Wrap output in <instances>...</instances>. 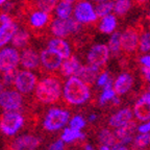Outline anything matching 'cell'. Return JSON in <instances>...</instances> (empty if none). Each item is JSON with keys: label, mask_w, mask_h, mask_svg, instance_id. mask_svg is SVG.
I'll return each mask as SVG.
<instances>
[{"label": "cell", "mask_w": 150, "mask_h": 150, "mask_svg": "<svg viewBox=\"0 0 150 150\" xmlns=\"http://www.w3.org/2000/svg\"><path fill=\"white\" fill-rule=\"evenodd\" d=\"M62 94L64 95L65 100L72 105L84 104L91 97L89 86L77 76L68 77L64 84Z\"/></svg>", "instance_id": "obj_1"}, {"label": "cell", "mask_w": 150, "mask_h": 150, "mask_svg": "<svg viewBox=\"0 0 150 150\" xmlns=\"http://www.w3.org/2000/svg\"><path fill=\"white\" fill-rule=\"evenodd\" d=\"M35 98L43 104H53L59 100L63 93L61 81L56 77L48 76L43 78L35 88Z\"/></svg>", "instance_id": "obj_2"}, {"label": "cell", "mask_w": 150, "mask_h": 150, "mask_svg": "<svg viewBox=\"0 0 150 150\" xmlns=\"http://www.w3.org/2000/svg\"><path fill=\"white\" fill-rule=\"evenodd\" d=\"M24 125V117L19 112H4L0 117V131L7 137L18 132Z\"/></svg>", "instance_id": "obj_3"}, {"label": "cell", "mask_w": 150, "mask_h": 150, "mask_svg": "<svg viewBox=\"0 0 150 150\" xmlns=\"http://www.w3.org/2000/svg\"><path fill=\"white\" fill-rule=\"evenodd\" d=\"M70 114L61 108H51L45 116L43 127L47 131H56L62 129L69 121Z\"/></svg>", "instance_id": "obj_4"}, {"label": "cell", "mask_w": 150, "mask_h": 150, "mask_svg": "<svg viewBox=\"0 0 150 150\" xmlns=\"http://www.w3.org/2000/svg\"><path fill=\"white\" fill-rule=\"evenodd\" d=\"M81 29V24L73 17L67 19L55 18L50 24V30L56 38H66L69 35L77 33Z\"/></svg>", "instance_id": "obj_5"}, {"label": "cell", "mask_w": 150, "mask_h": 150, "mask_svg": "<svg viewBox=\"0 0 150 150\" xmlns=\"http://www.w3.org/2000/svg\"><path fill=\"white\" fill-rule=\"evenodd\" d=\"M38 82V76L31 70L18 71L16 79L14 81V86L16 90L22 95L30 94L35 90Z\"/></svg>", "instance_id": "obj_6"}, {"label": "cell", "mask_w": 150, "mask_h": 150, "mask_svg": "<svg viewBox=\"0 0 150 150\" xmlns=\"http://www.w3.org/2000/svg\"><path fill=\"white\" fill-rule=\"evenodd\" d=\"M23 104L22 94L19 93L17 90H2L0 93V108L5 112L15 110L18 112L21 110Z\"/></svg>", "instance_id": "obj_7"}, {"label": "cell", "mask_w": 150, "mask_h": 150, "mask_svg": "<svg viewBox=\"0 0 150 150\" xmlns=\"http://www.w3.org/2000/svg\"><path fill=\"white\" fill-rule=\"evenodd\" d=\"M73 18L80 24H90L97 20V15L93 5L87 0H80L73 7Z\"/></svg>", "instance_id": "obj_8"}, {"label": "cell", "mask_w": 150, "mask_h": 150, "mask_svg": "<svg viewBox=\"0 0 150 150\" xmlns=\"http://www.w3.org/2000/svg\"><path fill=\"white\" fill-rule=\"evenodd\" d=\"M140 33L137 27H128L120 35L121 50L125 53H132L139 48Z\"/></svg>", "instance_id": "obj_9"}, {"label": "cell", "mask_w": 150, "mask_h": 150, "mask_svg": "<svg viewBox=\"0 0 150 150\" xmlns=\"http://www.w3.org/2000/svg\"><path fill=\"white\" fill-rule=\"evenodd\" d=\"M20 64V53L15 47L0 48V71L15 69Z\"/></svg>", "instance_id": "obj_10"}, {"label": "cell", "mask_w": 150, "mask_h": 150, "mask_svg": "<svg viewBox=\"0 0 150 150\" xmlns=\"http://www.w3.org/2000/svg\"><path fill=\"white\" fill-rule=\"evenodd\" d=\"M110 59V50L104 44H97L92 46L87 54L88 63L97 68H100L106 64Z\"/></svg>", "instance_id": "obj_11"}, {"label": "cell", "mask_w": 150, "mask_h": 150, "mask_svg": "<svg viewBox=\"0 0 150 150\" xmlns=\"http://www.w3.org/2000/svg\"><path fill=\"white\" fill-rule=\"evenodd\" d=\"M64 59L53 50L47 47L46 49L42 50L40 54V63L46 70L56 71L61 68V65Z\"/></svg>", "instance_id": "obj_12"}, {"label": "cell", "mask_w": 150, "mask_h": 150, "mask_svg": "<svg viewBox=\"0 0 150 150\" xmlns=\"http://www.w3.org/2000/svg\"><path fill=\"white\" fill-rule=\"evenodd\" d=\"M40 146V139L33 134H21L13 141L12 150H35Z\"/></svg>", "instance_id": "obj_13"}, {"label": "cell", "mask_w": 150, "mask_h": 150, "mask_svg": "<svg viewBox=\"0 0 150 150\" xmlns=\"http://www.w3.org/2000/svg\"><path fill=\"white\" fill-rule=\"evenodd\" d=\"M20 65L26 70H33L40 65V54L31 48H24L20 53Z\"/></svg>", "instance_id": "obj_14"}, {"label": "cell", "mask_w": 150, "mask_h": 150, "mask_svg": "<svg viewBox=\"0 0 150 150\" xmlns=\"http://www.w3.org/2000/svg\"><path fill=\"white\" fill-rule=\"evenodd\" d=\"M136 122L130 120L129 122H127L126 124L117 127V129L115 131V136L117 138L119 144L123 145V144H127L129 142H131L134 131H136Z\"/></svg>", "instance_id": "obj_15"}, {"label": "cell", "mask_w": 150, "mask_h": 150, "mask_svg": "<svg viewBox=\"0 0 150 150\" xmlns=\"http://www.w3.org/2000/svg\"><path fill=\"white\" fill-rule=\"evenodd\" d=\"M47 47L59 54L62 59H65L71 55V46L63 38H53L48 42Z\"/></svg>", "instance_id": "obj_16"}, {"label": "cell", "mask_w": 150, "mask_h": 150, "mask_svg": "<svg viewBox=\"0 0 150 150\" xmlns=\"http://www.w3.org/2000/svg\"><path fill=\"white\" fill-rule=\"evenodd\" d=\"M98 75H99V68L88 64L86 66H80L79 70H78V72L76 73L75 76H77L78 78H80L88 86H91V84H93L94 82L96 81Z\"/></svg>", "instance_id": "obj_17"}, {"label": "cell", "mask_w": 150, "mask_h": 150, "mask_svg": "<svg viewBox=\"0 0 150 150\" xmlns=\"http://www.w3.org/2000/svg\"><path fill=\"white\" fill-rule=\"evenodd\" d=\"M134 84V77L129 73H122L114 82V91L117 95H124Z\"/></svg>", "instance_id": "obj_18"}, {"label": "cell", "mask_w": 150, "mask_h": 150, "mask_svg": "<svg viewBox=\"0 0 150 150\" xmlns=\"http://www.w3.org/2000/svg\"><path fill=\"white\" fill-rule=\"evenodd\" d=\"M131 119H132L131 110L129 108H125L120 110L119 112H117L112 116H110V120H108V124H110V127L117 128V127L126 124L127 122H129Z\"/></svg>", "instance_id": "obj_19"}, {"label": "cell", "mask_w": 150, "mask_h": 150, "mask_svg": "<svg viewBox=\"0 0 150 150\" xmlns=\"http://www.w3.org/2000/svg\"><path fill=\"white\" fill-rule=\"evenodd\" d=\"M79 59L74 55H70L69 57L65 59L61 65V72L64 76L70 77V76H75L80 68Z\"/></svg>", "instance_id": "obj_20"}, {"label": "cell", "mask_w": 150, "mask_h": 150, "mask_svg": "<svg viewBox=\"0 0 150 150\" xmlns=\"http://www.w3.org/2000/svg\"><path fill=\"white\" fill-rule=\"evenodd\" d=\"M18 25L15 22H8L5 24H0V48L5 47L13 39Z\"/></svg>", "instance_id": "obj_21"}, {"label": "cell", "mask_w": 150, "mask_h": 150, "mask_svg": "<svg viewBox=\"0 0 150 150\" xmlns=\"http://www.w3.org/2000/svg\"><path fill=\"white\" fill-rule=\"evenodd\" d=\"M134 114L140 121H149L150 120V103L139 99L134 106Z\"/></svg>", "instance_id": "obj_22"}, {"label": "cell", "mask_w": 150, "mask_h": 150, "mask_svg": "<svg viewBox=\"0 0 150 150\" xmlns=\"http://www.w3.org/2000/svg\"><path fill=\"white\" fill-rule=\"evenodd\" d=\"M98 141H99V143H100V145L108 146L112 150L115 147H117L118 145H121V144H119V142H118L115 134L108 128L102 129V130L99 132Z\"/></svg>", "instance_id": "obj_23"}, {"label": "cell", "mask_w": 150, "mask_h": 150, "mask_svg": "<svg viewBox=\"0 0 150 150\" xmlns=\"http://www.w3.org/2000/svg\"><path fill=\"white\" fill-rule=\"evenodd\" d=\"M49 21V14L44 11L38 9L30 15L29 23L33 28H43Z\"/></svg>", "instance_id": "obj_24"}, {"label": "cell", "mask_w": 150, "mask_h": 150, "mask_svg": "<svg viewBox=\"0 0 150 150\" xmlns=\"http://www.w3.org/2000/svg\"><path fill=\"white\" fill-rule=\"evenodd\" d=\"M116 27H117V19L115 15L108 14L101 18V21L99 23V30L101 33L110 35L112 33H114Z\"/></svg>", "instance_id": "obj_25"}, {"label": "cell", "mask_w": 150, "mask_h": 150, "mask_svg": "<svg viewBox=\"0 0 150 150\" xmlns=\"http://www.w3.org/2000/svg\"><path fill=\"white\" fill-rule=\"evenodd\" d=\"M29 39H30V35H29L28 31L23 29V28L18 27L15 35H13V39L11 42L13 44V47L18 49V48H24L29 42Z\"/></svg>", "instance_id": "obj_26"}, {"label": "cell", "mask_w": 150, "mask_h": 150, "mask_svg": "<svg viewBox=\"0 0 150 150\" xmlns=\"http://www.w3.org/2000/svg\"><path fill=\"white\" fill-rule=\"evenodd\" d=\"M54 12H55L56 18H59V19L70 18V17H72L73 14V5L72 3L61 0L56 4L55 8H54Z\"/></svg>", "instance_id": "obj_27"}, {"label": "cell", "mask_w": 150, "mask_h": 150, "mask_svg": "<svg viewBox=\"0 0 150 150\" xmlns=\"http://www.w3.org/2000/svg\"><path fill=\"white\" fill-rule=\"evenodd\" d=\"M86 136L80 131V129L73 128V127H67L64 129L62 134V140L64 143H71L76 140H82Z\"/></svg>", "instance_id": "obj_28"}, {"label": "cell", "mask_w": 150, "mask_h": 150, "mask_svg": "<svg viewBox=\"0 0 150 150\" xmlns=\"http://www.w3.org/2000/svg\"><path fill=\"white\" fill-rule=\"evenodd\" d=\"M120 35L121 33L115 31L112 33L110 40H108V50L110 53H112L114 56H118L121 51V45H120Z\"/></svg>", "instance_id": "obj_29"}, {"label": "cell", "mask_w": 150, "mask_h": 150, "mask_svg": "<svg viewBox=\"0 0 150 150\" xmlns=\"http://www.w3.org/2000/svg\"><path fill=\"white\" fill-rule=\"evenodd\" d=\"M112 11H114V1H112V0L99 2L95 7V13L97 15V18H102V17L110 14Z\"/></svg>", "instance_id": "obj_30"}, {"label": "cell", "mask_w": 150, "mask_h": 150, "mask_svg": "<svg viewBox=\"0 0 150 150\" xmlns=\"http://www.w3.org/2000/svg\"><path fill=\"white\" fill-rule=\"evenodd\" d=\"M150 145V134H141L134 139L132 150H145Z\"/></svg>", "instance_id": "obj_31"}, {"label": "cell", "mask_w": 150, "mask_h": 150, "mask_svg": "<svg viewBox=\"0 0 150 150\" xmlns=\"http://www.w3.org/2000/svg\"><path fill=\"white\" fill-rule=\"evenodd\" d=\"M131 7V0H116L114 2V11L118 16H124Z\"/></svg>", "instance_id": "obj_32"}, {"label": "cell", "mask_w": 150, "mask_h": 150, "mask_svg": "<svg viewBox=\"0 0 150 150\" xmlns=\"http://www.w3.org/2000/svg\"><path fill=\"white\" fill-rule=\"evenodd\" d=\"M59 0H37V6L41 11H44L46 13H51L54 11Z\"/></svg>", "instance_id": "obj_33"}, {"label": "cell", "mask_w": 150, "mask_h": 150, "mask_svg": "<svg viewBox=\"0 0 150 150\" xmlns=\"http://www.w3.org/2000/svg\"><path fill=\"white\" fill-rule=\"evenodd\" d=\"M139 48L141 52H149L150 51V31H144L142 33L139 42Z\"/></svg>", "instance_id": "obj_34"}, {"label": "cell", "mask_w": 150, "mask_h": 150, "mask_svg": "<svg viewBox=\"0 0 150 150\" xmlns=\"http://www.w3.org/2000/svg\"><path fill=\"white\" fill-rule=\"evenodd\" d=\"M2 73L3 74L1 79H2L3 84H13L15 79H16L18 70H17V68H15V69H11V70H6Z\"/></svg>", "instance_id": "obj_35"}, {"label": "cell", "mask_w": 150, "mask_h": 150, "mask_svg": "<svg viewBox=\"0 0 150 150\" xmlns=\"http://www.w3.org/2000/svg\"><path fill=\"white\" fill-rule=\"evenodd\" d=\"M115 96L116 93L112 88V89H103L102 94L100 95V98H99V102H100V104H105L108 101L112 100Z\"/></svg>", "instance_id": "obj_36"}, {"label": "cell", "mask_w": 150, "mask_h": 150, "mask_svg": "<svg viewBox=\"0 0 150 150\" xmlns=\"http://www.w3.org/2000/svg\"><path fill=\"white\" fill-rule=\"evenodd\" d=\"M84 126H86V120L81 116H74L70 120V127H73V128L76 129H81Z\"/></svg>", "instance_id": "obj_37"}, {"label": "cell", "mask_w": 150, "mask_h": 150, "mask_svg": "<svg viewBox=\"0 0 150 150\" xmlns=\"http://www.w3.org/2000/svg\"><path fill=\"white\" fill-rule=\"evenodd\" d=\"M112 77H110V74L108 72H102L98 75V77H97V86L99 87H103L106 82L108 81V79Z\"/></svg>", "instance_id": "obj_38"}, {"label": "cell", "mask_w": 150, "mask_h": 150, "mask_svg": "<svg viewBox=\"0 0 150 150\" xmlns=\"http://www.w3.org/2000/svg\"><path fill=\"white\" fill-rule=\"evenodd\" d=\"M48 150H65V143L63 142L62 139H59V140L50 144Z\"/></svg>", "instance_id": "obj_39"}, {"label": "cell", "mask_w": 150, "mask_h": 150, "mask_svg": "<svg viewBox=\"0 0 150 150\" xmlns=\"http://www.w3.org/2000/svg\"><path fill=\"white\" fill-rule=\"evenodd\" d=\"M12 21H13L12 18H11V16H9L8 14H6V13L0 14V24H5Z\"/></svg>", "instance_id": "obj_40"}, {"label": "cell", "mask_w": 150, "mask_h": 150, "mask_svg": "<svg viewBox=\"0 0 150 150\" xmlns=\"http://www.w3.org/2000/svg\"><path fill=\"white\" fill-rule=\"evenodd\" d=\"M139 132L140 134H146V132H150V121L145 123V124H142L141 126H139L138 128Z\"/></svg>", "instance_id": "obj_41"}, {"label": "cell", "mask_w": 150, "mask_h": 150, "mask_svg": "<svg viewBox=\"0 0 150 150\" xmlns=\"http://www.w3.org/2000/svg\"><path fill=\"white\" fill-rule=\"evenodd\" d=\"M140 63L145 68H150V55H144L141 57Z\"/></svg>", "instance_id": "obj_42"}, {"label": "cell", "mask_w": 150, "mask_h": 150, "mask_svg": "<svg viewBox=\"0 0 150 150\" xmlns=\"http://www.w3.org/2000/svg\"><path fill=\"white\" fill-rule=\"evenodd\" d=\"M142 74H143V76L145 77V79L150 82V68L142 67Z\"/></svg>", "instance_id": "obj_43"}, {"label": "cell", "mask_w": 150, "mask_h": 150, "mask_svg": "<svg viewBox=\"0 0 150 150\" xmlns=\"http://www.w3.org/2000/svg\"><path fill=\"white\" fill-rule=\"evenodd\" d=\"M141 99L146 101V102L150 103V92H146L145 94H143V95L141 96Z\"/></svg>", "instance_id": "obj_44"}, {"label": "cell", "mask_w": 150, "mask_h": 150, "mask_svg": "<svg viewBox=\"0 0 150 150\" xmlns=\"http://www.w3.org/2000/svg\"><path fill=\"white\" fill-rule=\"evenodd\" d=\"M112 150H129L127 147H125V146L123 145H118L117 147H115Z\"/></svg>", "instance_id": "obj_45"}, {"label": "cell", "mask_w": 150, "mask_h": 150, "mask_svg": "<svg viewBox=\"0 0 150 150\" xmlns=\"http://www.w3.org/2000/svg\"><path fill=\"white\" fill-rule=\"evenodd\" d=\"M150 0H136V2L138 3V4H141V5H144L146 4L147 2H149Z\"/></svg>", "instance_id": "obj_46"}, {"label": "cell", "mask_w": 150, "mask_h": 150, "mask_svg": "<svg viewBox=\"0 0 150 150\" xmlns=\"http://www.w3.org/2000/svg\"><path fill=\"white\" fill-rule=\"evenodd\" d=\"M83 150H95V148L92 145H90V144H86L83 147Z\"/></svg>", "instance_id": "obj_47"}, {"label": "cell", "mask_w": 150, "mask_h": 150, "mask_svg": "<svg viewBox=\"0 0 150 150\" xmlns=\"http://www.w3.org/2000/svg\"><path fill=\"white\" fill-rule=\"evenodd\" d=\"M96 118H97L96 114H92V115H90V117H89V121L90 122H94L95 120H96Z\"/></svg>", "instance_id": "obj_48"}, {"label": "cell", "mask_w": 150, "mask_h": 150, "mask_svg": "<svg viewBox=\"0 0 150 150\" xmlns=\"http://www.w3.org/2000/svg\"><path fill=\"white\" fill-rule=\"evenodd\" d=\"M99 150H112L108 146H105V145H101L100 148H99Z\"/></svg>", "instance_id": "obj_49"}, {"label": "cell", "mask_w": 150, "mask_h": 150, "mask_svg": "<svg viewBox=\"0 0 150 150\" xmlns=\"http://www.w3.org/2000/svg\"><path fill=\"white\" fill-rule=\"evenodd\" d=\"M3 87H4V84H3V82H2V79L0 78V93H1V91L3 90Z\"/></svg>", "instance_id": "obj_50"}, {"label": "cell", "mask_w": 150, "mask_h": 150, "mask_svg": "<svg viewBox=\"0 0 150 150\" xmlns=\"http://www.w3.org/2000/svg\"><path fill=\"white\" fill-rule=\"evenodd\" d=\"M7 0H0V6H2L4 3H6Z\"/></svg>", "instance_id": "obj_51"}, {"label": "cell", "mask_w": 150, "mask_h": 150, "mask_svg": "<svg viewBox=\"0 0 150 150\" xmlns=\"http://www.w3.org/2000/svg\"><path fill=\"white\" fill-rule=\"evenodd\" d=\"M94 1H95V2H103V1H106V0H94Z\"/></svg>", "instance_id": "obj_52"}, {"label": "cell", "mask_w": 150, "mask_h": 150, "mask_svg": "<svg viewBox=\"0 0 150 150\" xmlns=\"http://www.w3.org/2000/svg\"><path fill=\"white\" fill-rule=\"evenodd\" d=\"M64 1H67V2H70V3L74 2V0H64Z\"/></svg>", "instance_id": "obj_53"}, {"label": "cell", "mask_w": 150, "mask_h": 150, "mask_svg": "<svg viewBox=\"0 0 150 150\" xmlns=\"http://www.w3.org/2000/svg\"><path fill=\"white\" fill-rule=\"evenodd\" d=\"M147 90H148V92H150V84L148 86V88H147Z\"/></svg>", "instance_id": "obj_54"}, {"label": "cell", "mask_w": 150, "mask_h": 150, "mask_svg": "<svg viewBox=\"0 0 150 150\" xmlns=\"http://www.w3.org/2000/svg\"><path fill=\"white\" fill-rule=\"evenodd\" d=\"M149 20H150V19H149Z\"/></svg>", "instance_id": "obj_55"}]
</instances>
